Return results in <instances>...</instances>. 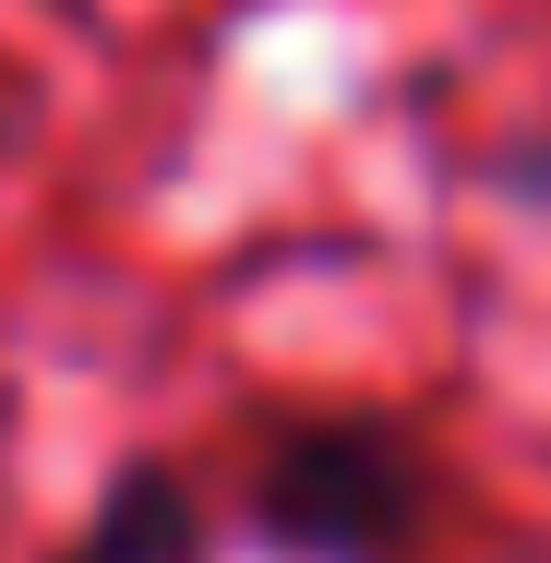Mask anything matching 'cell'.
I'll return each mask as SVG.
<instances>
[{
  "label": "cell",
  "mask_w": 551,
  "mask_h": 563,
  "mask_svg": "<svg viewBox=\"0 0 551 563\" xmlns=\"http://www.w3.org/2000/svg\"><path fill=\"white\" fill-rule=\"evenodd\" d=\"M443 455L396 408H300L228 479V540L264 563H432Z\"/></svg>",
  "instance_id": "1"
},
{
  "label": "cell",
  "mask_w": 551,
  "mask_h": 563,
  "mask_svg": "<svg viewBox=\"0 0 551 563\" xmlns=\"http://www.w3.org/2000/svg\"><path fill=\"white\" fill-rule=\"evenodd\" d=\"M217 540H228V516L192 492V467L132 455V467H109V492L85 504V528L48 563H217Z\"/></svg>",
  "instance_id": "2"
}]
</instances>
